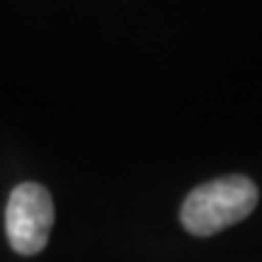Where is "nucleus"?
<instances>
[{"label": "nucleus", "mask_w": 262, "mask_h": 262, "mask_svg": "<svg viewBox=\"0 0 262 262\" xmlns=\"http://www.w3.org/2000/svg\"><path fill=\"white\" fill-rule=\"evenodd\" d=\"M260 192L245 175H226L202 182L187 194L180 209V221L185 231L199 238L224 231L228 226L243 221L257 206Z\"/></svg>", "instance_id": "f257e3e1"}, {"label": "nucleus", "mask_w": 262, "mask_h": 262, "mask_svg": "<svg viewBox=\"0 0 262 262\" xmlns=\"http://www.w3.org/2000/svg\"><path fill=\"white\" fill-rule=\"evenodd\" d=\"M54 226V202L47 187L22 182L10 192L5 206V235L19 255H37L44 250Z\"/></svg>", "instance_id": "f03ea898"}]
</instances>
